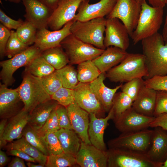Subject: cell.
Returning <instances> with one entry per match:
<instances>
[{
  "mask_svg": "<svg viewBox=\"0 0 167 167\" xmlns=\"http://www.w3.org/2000/svg\"><path fill=\"white\" fill-rule=\"evenodd\" d=\"M11 2H14L16 3H19L22 0H7Z\"/></svg>",
  "mask_w": 167,
  "mask_h": 167,
  "instance_id": "58",
  "label": "cell"
},
{
  "mask_svg": "<svg viewBox=\"0 0 167 167\" xmlns=\"http://www.w3.org/2000/svg\"><path fill=\"white\" fill-rule=\"evenodd\" d=\"M58 104L57 101L51 99L38 105L29 113L28 125L36 131L39 130Z\"/></svg>",
  "mask_w": 167,
  "mask_h": 167,
  "instance_id": "27",
  "label": "cell"
},
{
  "mask_svg": "<svg viewBox=\"0 0 167 167\" xmlns=\"http://www.w3.org/2000/svg\"><path fill=\"white\" fill-rule=\"evenodd\" d=\"M32 162H28L27 163V165L28 167H44L45 166L39 164L38 165H37Z\"/></svg>",
  "mask_w": 167,
  "mask_h": 167,
  "instance_id": "57",
  "label": "cell"
},
{
  "mask_svg": "<svg viewBox=\"0 0 167 167\" xmlns=\"http://www.w3.org/2000/svg\"><path fill=\"white\" fill-rule=\"evenodd\" d=\"M61 45L68 56L69 64L71 65L92 60L98 57L104 50L83 42L72 34L63 40Z\"/></svg>",
  "mask_w": 167,
  "mask_h": 167,
  "instance_id": "6",
  "label": "cell"
},
{
  "mask_svg": "<svg viewBox=\"0 0 167 167\" xmlns=\"http://www.w3.org/2000/svg\"><path fill=\"white\" fill-rule=\"evenodd\" d=\"M24 107L20 96L18 88H8L0 84V116L2 119H9L20 112Z\"/></svg>",
  "mask_w": 167,
  "mask_h": 167,
  "instance_id": "13",
  "label": "cell"
},
{
  "mask_svg": "<svg viewBox=\"0 0 167 167\" xmlns=\"http://www.w3.org/2000/svg\"><path fill=\"white\" fill-rule=\"evenodd\" d=\"M106 73H101L94 80L89 83L90 87L102 105L105 111H109L112 107L113 97L121 84L113 88L107 87L104 83Z\"/></svg>",
  "mask_w": 167,
  "mask_h": 167,
  "instance_id": "23",
  "label": "cell"
},
{
  "mask_svg": "<svg viewBox=\"0 0 167 167\" xmlns=\"http://www.w3.org/2000/svg\"><path fill=\"white\" fill-rule=\"evenodd\" d=\"M50 154L56 155L63 152L61 143L54 132H49L45 136Z\"/></svg>",
  "mask_w": 167,
  "mask_h": 167,
  "instance_id": "45",
  "label": "cell"
},
{
  "mask_svg": "<svg viewBox=\"0 0 167 167\" xmlns=\"http://www.w3.org/2000/svg\"><path fill=\"white\" fill-rule=\"evenodd\" d=\"M167 114V91H156V96L154 116Z\"/></svg>",
  "mask_w": 167,
  "mask_h": 167,
  "instance_id": "43",
  "label": "cell"
},
{
  "mask_svg": "<svg viewBox=\"0 0 167 167\" xmlns=\"http://www.w3.org/2000/svg\"><path fill=\"white\" fill-rule=\"evenodd\" d=\"M89 2V0H86L81 4L75 21H85L107 16L112 10L116 0H100L93 4Z\"/></svg>",
  "mask_w": 167,
  "mask_h": 167,
  "instance_id": "18",
  "label": "cell"
},
{
  "mask_svg": "<svg viewBox=\"0 0 167 167\" xmlns=\"http://www.w3.org/2000/svg\"><path fill=\"white\" fill-rule=\"evenodd\" d=\"M109 165L118 167H157L145 154L112 148L107 153Z\"/></svg>",
  "mask_w": 167,
  "mask_h": 167,
  "instance_id": "10",
  "label": "cell"
},
{
  "mask_svg": "<svg viewBox=\"0 0 167 167\" xmlns=\"http://www.w3.org/2000/svg\"><path fill=\"white\" fill-rule=\"evenodd\" d=\"M51 97L59 104L66 107L75 101L74 89L63 87L51 96Z\"/></svg>",
  "mask_w": 167,
  "mask_h": 167,
  "instance_id": "39",
  "label": "cell"
},
{
  "mask_svg": "<svg viewBox=\"0 0 167 167\" xmlns=\"http://www.w3.org/2000/svg\"><path fill=\"white\" fill-rule=\"evenodd\" d=\"M7 147L8 150L15 149L21 150L34 158L39 164L45 166L47 156L28 142L23 136L10 142Z\"/></svg>",
  "mask_w": 167,
  "mask_h": 167,
  "instance_id": "29",
  "label": "cell"
},
{
  "mask_svg": "<svg viewBox=\"0 0 167 167\" xmlns=\"http://www.w3.org/2000/svg\"><path fill=\"white\" fill-rule=\"evenodd\" d=\"M162 167H167V158L163 163V165Z\"/></svg>",
  "mask_w": 167,
  "mask_h": 167,
  "instance_id": "59",
  "label": "cell"
},
{
  "mask_svg": "<svg viewBox=\"0 0 167 167\" xmlns=\"http://www.w3.org/2000/svg\"><path fill=\"white\" fill-rule=\"evenodd\" d=\"M59 140L63 152L75 157L81 140L73 130L60 128L54 132Z\"/></svg>",
  "mask_w": 167,
  "mask_h": 167,
  "instance_id": "28",
  "label": "cell"
},
{
  "mask_svg": "<svg viewBox=\"0 0 167 167\" xmlns=\"http://www.w3.org/2000/svg\"><path fill=\"white\" fill-rule=\"evenodd\" d=\"M86 0H60L49 19L48 28L52 31L58 30L74 20L81 4Z\"/></svg>",
  "mask_w": 167,
  "mask_h": 167,
  "instance_id": "11",
  "label": "cell"
},
{
  "mask_svg": "<svg viewBox=\"0 0 167 167\" xmlns=\"http://www.w3.org/2000/svg\"><path fill=\"white\" fill-rule=\"evenodd\" d=\"M53 11L56 7L60 0H39Z\"/></svg>",
  "mask_w": 167,
  "mask_h": 167,
  "instance_id": "54",
  "label": "cell"
},
{
  "mask_svg": "<svg viewBox=\"0 0 167 167\" xmlns=\"http://www.w3.org/2000/svg\"><path fill=\"white\" fill-rule=\"evenodd\" d=\"M73 130L86 144L92 145L88 133L89 113L81 108L75 101L66 107Z\"/></svg>",
  "mask_w": 167,
  "mask_h": 167,
  "instance_id": "19",
  "label": "cell"
},
{
  "mask_svg": "<svg viewBox=\"0 0 167 167\" xmlns=\"http://www.w3.org/2000/svg\"><path fill=\"white\" fill-rule=\"evenodd\" d=\"M144 81L143 78H135L122 84L120 88L121 91L125 93L134 101L145 85Z\"/></svg>",
  "mask_w": 167,
  "mask_h": 167,
  "instance_id": "41",
  "label": "cell"
},
{
  "mask_svg": "<svg viewBox=\"0 0 167 167\" xmlns=\"http://www.w3.org/2000/svg\"><path fill=\"white\" fill-rule=\"evenodd\" d=\"M160 126L167 131V114L163 113L155 117L150 123L149 127Z\"/></svg>",
  "mask_w": 167,
  "mask_h": 167,
  "instance_id": "49",
  "label": "cell"
},
{
  "mask_svg": "<svg viewBox=\"0 0 167 167\" xmlns=\"http://www.w3.org/2000/svg\"><path fill=\"white\" fill-rule=\"evenodd\" d=\"M45 89L51 96L62 87L56 71L45 76L39 78Z\"/></svg>",
  "mask_w": 167,
  "mask_h": 167,
  "instance_id": "40",
  "label": "cell"
},
{
  "mask_svg": "<svg viewBox=\"0 0 167 167\" xmlns=\"http://www.w3.org/2000/svg\"><path fill=\"white\" fill-rule=\"evenodd\" d=\"M144 83L147 87L156 91H167V75L164 76H156L146 79L144 81Z\"/></svg>",
  "mask_w": 167,
  "mask_h": 167,
  "instance_id": "44",
  "label": "cell"
},
{
  "mask_svg": "<svg viewBox=\"0 0 167 167\" xmlns=\"http://www.w3.org/2000/svg\"><path fill=\"white\" fill-rule=\"evenodd\" d=\"M56 108L51 113L44 125L36 131L41 136L45 137L49 132H55L60 129L58 120Z\"/></svg>",
  "mask_w": 167,
  "mask_h": 167,
  "instance_id": "42",
  "label": "cell"
},
{
  "mask_svg": "<svg viewBox=\"0 0 167 167\" xmlns=\"http://www.w3.org/2000/svg\"><path fill=\"white\" fill-rule=\"evenodd\" d=\"M106 19L102 17L85 21H74L71 27V32L83 42L105 50L104 33Z\"/></svg>",
  "mask_w": 167,
  "mask_h": 167,
  "instance_id": "4",
  "label": "cell"
},
{
  "mask_svg": "<svg viewBox=\"0 0 167 167\" xmlns=\"http://www.w3.org/2000/svg\"><path fill=\"white\" fill-rule=\"evenodd\" d=\"M0 21L1 24L10 30L12 29L16 30L24 21L20 19L15 20L11 18L1 9H0Z\"/></svg>",
  "mask_w": 167,
  "mask_h": 167,
  "instance_id": "47",
  "label": "cell"
},
{
  "mask_svg": "<svg viewBox=\"0 0 167 167\" xmlns=\"http://www.w3.org/2000/svg\"><path fill=\"white\" fill-rule=\"evenodd\" d=\"M128 54L126 50L110 46L106 48L101 55L92 61L101 73H106L120 63Z\"/></svg>",
  "mask_w": 167,
  "mask_h": 167,
  "instance_id": "24",
  "label": "cell"
},
{
  "mask_svg": "<svg viewBox=\"0 0 167 167\" xmlns=\"http://www.w3.org/2000/svg\"><path fill=\"white\" fill-rule=\"evenodd\" d=\"M11 33L5 49V56L9 58L24 51L29 46L21 41L16 31L11 30Z\"/></svg>",
  "mask_w": 167,
  "mask_h": 167,
  "instance_id": "37",
  "label": "cell"
},
{
  "mask_svg": "<svg viewBox=\"0 0 167 167\" xmlns=\"http://www.w3.org/2000/svg\"><path fill=\"white\" fill-rule=\"evenodd\" d=\"M77 76L79 82L90 83L96 79L101 72L92 60H88L78 65Z\"/></svg>",
  "mask_w": 167,
  "mask_h": 167,
  "instance_id": "31",
  "label": "cell"
},
{
  "mask_svg": "<svg viewBox=\"0 0 167 167\" xmlns=\"http://www.w3.org/2000/svg\"><path fill=\"white\" fill-rule=\"evenodd\" d=\"M141 41L148 73L146 79L167 75V42L162 34L158 32Z\"/></svg>",
  "mask_w": 167,
  "mask_h": 167,
  "instance_id": "1",
  "label": "cell"
},
{
  "mask_svg": "<svg viewBox=\"0 0 167 167\" xmlns=\"http://www.w3.org/2000/svg\"><path fill=\"white\" fill-rule=\"evenodd\" d=\"M167 114V113H166Z\"/></svg>",
  "mask_w": 167,
  "mask_h": 167,
  "instance_id": "61",
  "label": "cell"
},
{
  "mask_svg": "<svg viewBox=\"0 0 167 167\" xmlns=\"http://www.w3.org/2000/svg\"><path fill=\"white\" fill-rule=\"evenodd\" d=\"M106 19L104 41L105 47L113 46L126 50L130 45L127 28L118 18Z\"/></svg>",
  "mask_w": 167,
  "mask_h": 167,
  "instance_id": "12",
  "label": "cell"
},
{
  "mask_svg": "<svg viewBox=\"0 0 167 167\" xmlns=\"http://www.w3.org/2000/svg\"><path fill=\"white\" fill-rule=\"evenodd\" d=\"M153 130L147 129L123 133L110 143L112 148L146 154L151 145Z\"/></svg>",
  "mask_w": 167,
  "mask_h": 167,
  "instance_id": "8",
  "label": "cell"
},
{
  "mask_svg": "<svg viewBox=\"0 0 167 167\" xmlns=\"http://www.w3.org/2000/svg\"><path fill=\"white\" fill-rule=\"evenodd\" d=\"M151 6L164 8L166 5L165 0H147Z\"/></svg>",
  "mask_w": 167,
  "mask_h": 167,
  "instance_id": "53",
  "label": "cell"
},
{
  "mask_svg": "<svg viewBox=\"0 0 167 167\" xmlns=\"http://www.w3.org/2000/svg\"><path fill=\"white\" fill-rule=\"evenodd\" d=\"M55 109L58 121L60 128L72 130L68 115L66 108L58 104Z\"/></svg>",
  "mask_w": 167,
  "mask_h": 167,
  "instance_id": "46",
  "label": "cell"
},
{
  "mask_svg": "<svg viewBox=\"0 0 167 167\" xmlns=\"http://www.w3.org/2000/svg\"><path fill=\"white\" fill-rule=\"evenodd\" d=\"M76 163L75 157L64 152L58 155L50 154L47 156L46 167L71 166Z\"/></svg>",
  "mask_w": 167,
  "mask_h": 167,
  "instance_id": "38",
  "label": "cell"
},
{
  "mask_svg": "<svg viewBox=\"0 0 167 167\" xmlns=\"http://www.w3.org/2000/svg\"><path fill=\"white\" fill-rule=\"evenodd\" d=\"M75 157L76 163L82 167H105L108 162L107 153L81 140Z\"/></svg>",
  "mask_w": 167,
  "mask_h": 167,
  "instance_id": "17",
  "label": "cell"
},
{
  "mask_svg": "<svg viewBox=\"0 0 167 167\" xmlns=\"http://www.w3.org/2000/svg\"><path fill=\"white\" fill-rule=\"evenodd\" d=\"M154 128L151 145L145 154L157 167H162L167 158V131L160 126Z\"/></svg>",
  "mask_w": 167,
  "mask_h": 167,
  "instance_id": "20",
  "label": "cell"
},
{
  "mask_svg": "<svg viewBox=\"0 0 167 167\" xmlns=\"http://www.w3.org/2000/svg\"><path fill=\"white\" fill-rule=\"evenodd\" d=\"M111 82H127L137 78L146 79L148 76L145 59L143 54L129 53L118 64L105 74Z\"/></svg>",
  "mask_w": 167,
  "mask_h": 167,
  "instance_id": "2",
  "label": "cell"
},
{
  "mask_svg": "<svg viewBox=\"0 0 167 167\" xmlns=\"http://www.w3.org/2000/svg\"><path fill=\"white\" fill-rule=\"evenodd\" d=\"M136 0L139 2H140V3L141 2L142 0Z\"/></svg>",
  "mask_w": 167,
  "mask_h": 167,
  "instance_id": "60",
  "label": "cell"
},
{
  "mask_svg": "<svg viewBox=\"0 0 167 167\" xmlns=\"http://www.w3.org/2000/svg\"><path fill=\"white\" fill-rule=\"evenodd\" d=\"M41 55L55 70L60 69L69 63L68 56L61 46L43 51Z\"/></svg>",
  "mask_w": 167,
  "mask_h": 167,
  "instance_id": "30",
  "label": "cell"
},
{
  "mask_svg": "<svg viewBox=\"0 0 167 167\" xmlns=\"http://www.w3.org/2000/svg\"><path fill=\"white\" fill-rule=\"evenodd\" d=\"M165 4L167 6V0H165ZM162 35L165 42H167V10Z\"/></svg>",
  "mask_w": 167,
  "mask_h": 167,
  "instance_id": "56",
  "label": "cell"
},
{
  "mask_svg": "<svg viewBox=\"0 0 167 167\" xmlns=\"http://www.w3.org/2000/svg\"><path fill=\"white\" fill-rule=\"evenodd\" d=\"M155 118L140 114L131 107L115 118L116 126L123 133L140 131L149 127Z\"/></svg>",
  "mask_w": 167,
  "mask_h": 167,
  "instance_id": "14",
  "label": "cell"
},
{
  "mask_svg": "<svg viewBox=\"0 0 167 167\" xmlns=\"http://www.w3.org/2000/svg\"><path fill=\"white\" fill-rule=\"evenodd\" d=\"M55 71L61 80L63 87L74 89L79 83L77 71L72 65L69 64Z\"/></svg>",
  "mask_w": 167,
  "mask_h": 167,
  "instance_id": "34",
  "label": "cell"
},
{
  "mask_svg": "<svg viewBox=\"0 0 167 167\" xmlns=\"http://www.w3.org/2000/svg\"><path fill=\"white\" fill-rule=\"evenodd\" d=\"M25 67L24 71L38 78L47 76L55 70L41 55L33 59Z\"/></svg>",
  "mask_w": 167,
  "mask_h": 167,
  "instance_id": "32",
  "label": "cell"
},
{
  "mask_svg": "<svg viewBox=\"0 0 167 167\" xmlns=\"http://www.w3.org/2000/svg\"><path fill=\"white\" fill-rule=\"evenodd\" d=\"M163 8L153 7L146 0H142L137 24L131 36L133 44L158 32L163 23Z\"/></svg>",
  "mask_w": 167,
  "mask_h": 167,
  "instance_id": "3",
  "label": "cell"
},
{
  "mask_svg": "<svg viewBox=\"0 0 167 167\" xmlns=\"http://www.w3.org/2000/svg\"><path fill=\"white\" fill-rule=\"evenodd\" d=\"M42 51L34 45L9 59L0 62L2 68L0 79L2 84L7 87L15 81L13 77L15 72L19 68L25 66L32 61L41 55Z\"/></svg>",
  "mask_w": 167,
  "mask_h": 167,
  "instance_id": "7",
  "label": "cell"
},
{
  "mask_svg": "<svg viewBox=\"0 0 167 167\" xmlns=\"http://www.w3.org/2000/svg\"><path fill=\"white\" fill-rule=\"evenodd\" d=\"M88 133L90 140L92 145L97 148L105 151V145L104 140V134L108 122L114 117L112 107L108 115L105 118H99L94 113H90Z\"/></svg>",
  "mask_w": 167,
  "mask_h": 167,
  "instance_id": "22",
  "label": "cell"
},
{
  "mask_svg": "<svg viewBox=\"0 0 167 167\" xmlns=\"http://www.w3.org/2000/svg\"><path fill=\"white\" fill-rule=\"evenodd\" d=\"M29 113L24 108L18 113L9 118L3 136V140L11 142L23 136V130L28 123Z\"/></svg>",
  "mask_w": 167,
  "mask_h": 167,
  "instance_id": "25",
  "label": "cell"
},
{
  "mask_svg": "<svg viewBox=\"0 0 167 167\" xmlns=\"http://www.w3.org/2000/svg\"><path fill=\"white\" fill-rule=\"evenodd\" d=\"M10 30L2 24H0V57L2 58L5 56V49L10 37Z\"/></svg>",
  "mask_w": 167,
  "mask_h": 167,
  "instance_id": "48",
  "label": "cell"
},
{
  "mask_svg": "<svg viewBox=\"0 0 167 167\" xmlns=\"http://www.w3.org/2000/svg\"><path fill=\"white\" fill-rule=\"evenodd\" d=\"M22 135L28 142L44 155L48 156L50 154L45 138L40 135L28 124L25 127Z\"/></svg>",
  "mask_w": 167,
  "mask_h": 167,
  "instance_id": "33",
  "label": "cell"
},
{
  "mask_svg": "<svg viewBox=\"0 0 167 167\" xmlns=\"http://www.w3.org/2000/svg\"><path fill=\"white\" fill-rule=\"evenodd\" d=\"M74 21L72 20L66 24L62 28L50 31L44 28L37 30L34 45L42 52L52 48L61 46V42L71 34V27Z\"/></svg>",
  "mask_w": 167,
  "mask_h": 167,
  "instance_id": "15",
  "label": "cell"
},
{
  "mask_svg": "<svg viewBox=\"0 0 167 167\" xmlns=\"http://www.w3.org/2000/svg\"><path fill=\"white\" fill-rule=\"evenodd\" d=\"M8 158L5 153L0 150V167L4 166L8 161Z\"/></svg>",
  "mask_w": 167,
  "mask_h": 167,
  "instance_id": "55",
  "label": "cell"
},
{
  "mask_svg": "<svg viewBox=\"0 0 167 167\" xmlns=\"http://www.w3.org/2000/svg\"><path fill=\"white\" fill-rule=\"evenodd\" d=\"M25 9L24 17L37 29L48 28L53 10L39 0H22Z\"/></svg>",
  "mask_w": 167,
  "mask_h": 167,
  "instance_id": "16",
  "label": "cell"
},
{
  "mask_svg": "<svg viewBox=\"0 0 167 167\" xmlns=\"http://www.w3.org/2000/svg\"><path fill=\"white\" fill-rule=\"evenodd\" d=\"M7 119H2L0 123V147L1 149L5 146L6 142L3 139V136L7 122Z\"/></svg>",
  "mask_w": 167,
  "mask_h": 167,
  "instance_id": "51",
  "label": "cell"
},
{
  "mask_svg": "<svg viewBox=\"0 0 167 167\" xmlns=\"http://www.w3.org/2000/svg\"><path fill=\"white\" fill-rule=\"evenodd\" d=\"M9 167H26L24 160L16 156L8 164Z\"/></svg>",
  "mask_w": 167,
  "mask_h": 167,
  "instance_id": "52",
  "label": "cell"
},
{
  "mask_svg": "<svg viewBox=\"0 0 167 167\" xmlns=\"http://www.w3.org/2000/svg\"><path fill=\"white\" fill-rule=\"evenodd\" d=\"M74 89L75 102L89 114H96L105 110L91 89L89 83L79 82Z\"/></svg>",
  "mask_w": 167,
  "mask_h": 167,
  "instance_id": "21",
  "label": "cell"
},
{
  "mask_svg": "<svg viewBox=\"0 0 167 167\" xmlns=\"http://www.w3.org/2000/svg\"><path fill=\"white\" fill-rule=\"evenodd\" d=\"M141 11V3L136 0H116L115 4L107 18H117L127 28L130 36L137 26Z\"/></svg>",
  "mask_w": 167,
  "mask_h": 167,
  "instance_id": "9",
  "label": "cell"
},
{
  "mask_svg": "<svg viewBox=\"0 0 167 167\" xmlns=\"http://www.w3.org/2000/svg\"><path fill=\"white\" fill-rule=\"evenodd\" d=\"M37 30L31 23L25 19L16 32L21 41L29 46L35 43Z\"/></svg>",
  "mask_w": 167,
  "mask_h": 167,
  "instance_id": "36",
  "label": "cell"
},
{
  "mask_svg": "<svg viewBox=\"0 0 167 167\" xmlns=\"http://www.w3.org/2000/svg\"><path fill=\"white\" fill-rule=\"evenodd\" d=\"M156 96V90L144 85L133 101L132 107L140 114L154 117Z\"/></svg>",
  "mask_w": 167,
  "mask_h": 167,
  "instance_id": "26",
  "label": "cell"
},
{
  "mask_svg": "<svg viewBox=\"0 0 167 167\" xmlns=\"http://www.w3.org/2000/svg\"><path fill=\"white\" fill-rule=\"evenodd\" d=\"M8 154L19 157L25 161L33 163L36 162V160L21 150L13 149L8 150Z\"/></svg>",
  "mask_w": 167,
  "mask_h": 167,
  "instance_id": "50",
  "label": "cell"
},
{
  "mask_svg": "<svg viewBox=\"0 0 167 167\" xmlns=\"http://www.w3.org/2000/svg\"><path fill=\"white\" fill-rule=\"evenodd\" d=\"M24 108L29 113L36 106L51 99L39 78L24 71L23 80L18 87Z\"/></svg>",
  "mask_w": 167,
  "mask_h": 167,
  "instance_id": "5",
  "label": "cell"
},
{
  "mask_svg": "<svg viewBox=\"0 0 167 167\" xmlns=\"http://www.w3.org/2000/svg\"><path fill=\"white\" fill-rule=\"evenodd\" d=\"M133 100L127 94L121 91L116 93L113 98V118H117L132 106Z\"/></svg>",
  "mask_w": 167,
  "mask_h": 167,
  "instance_id": "35",
  "label": "cell"
}]
</instances>
